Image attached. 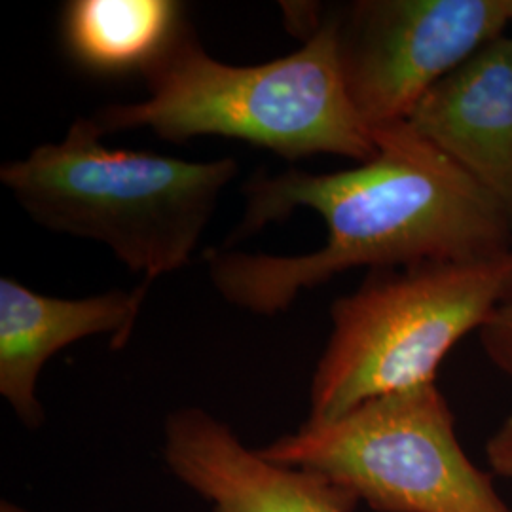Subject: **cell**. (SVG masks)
Masks as SVG:
<instances>
[{
    "mask_svg": "<svg viewBox=\"0 0 512 512\" xmlns=\"http://www.w3.org/2000/svg\"><path fill=\"white\" fill-rule=\"evenodd\" d=\"M378 150L363 164L332 173L287 169L256 173L245 186V213L230 243L251 238L296 209L327 226L323 247L306 255H249L211 249L207 272L217 293L241 310L275 315L304 291L355 268L476 260L512 251L503 207L406 122L374 128Z\"/></svg>",
    "mask_w": 512,
    "mask_h": 512,
    "instance_id": "obj_1",
    "label": "cell"
},
{
    "mask_svg": "<svg viewBox=\"0 0 512 512\" xmlns=\"http://www.w3.org/2000/svg\"><path fill=\"white\" fill-rule=\"evenodd\" d=\"M141 76L147 99L93 114L105 135L147 128L173 143L219 135L289 162L332 154L363 164L378 150L340 71L330 10L296 52L260 65L211 57L183 18Z\"/></svg>",
    "mask_w": 512,
    "mask_h": 512,
    "instance_id": "obj_2",
    "label": "cell"
},
{
    "mask_svg": "<svg viewBox=\"0 0 512 512\" xmlns=\"http://www.w3.org/2000/svg\"><path fill=\"white\" fill-rule=\"evenodd\" d=\"M103 137L92 116L76 118L61 141L2 165L0 183L37 224L103 243L145 281L181 270L238 177V160L120 150Z\"/></svg>",
    "mask_w": 512,
    "mask_h": 512,
    "instance_id": "obj_3",
    "label": "cell"
},
{
    "mask_svg": "<svg viewBox=\"0 0 512 512\" xmlns=\"http://www.w3.org/2000/svg\"><path fill=\"white\" fill-rule=\"evenodd\" d=\"M511 293L512 251L368 270L330 306L332 332L311 380L308 421L336 420L370 399L435 384L448 353Z\"/></svg>",
    "mask_w": 512,
    "mask_h": 512,
    "instance_id": "obj_4",
    "label": "cell"
},
{
    "mask_svg": "<svg viewBox=\"0 0 512 512\" xmlns=\"http://www.w3.org/2000/svg\"><path fill=\"white\" fill-rule=\"evenodd\" d=\"M256 452L325 476L376 512H512L494 475L459 444L437 384L370 399L336 420L306 421Z\"/></svg>",
    "mask_w": 512,
    "mask_h": 512,
    "instance_id": "obj_5",
    "label": "cell"
},
{
    "mask_svg": "<svg viewBox=\"0 0 512 512\" xmlns=\"http://www.w3.org/2000/svg\"><path fill=\"white\" fill-rule=\"evenodd\" d=\"M330 18L349 97L374 129L406 122L442 78L507 35L512 0H355Z\"/></svg>",
    "mask_w": 512,
    "mask_h": 512,
    "instance_id": "obj_6",
    "label": "cell"
},
{
    "mask_svg": "<svg viewBox=\"0 0 512 512\" xmlns=\"http://www.w3.org/2000/svg\"><path fill=\"white\" fill-rule=\"evenodd\" d=\"M165 461L211 512H353L359 501L325 476L274 465L202 408L165 421Z\"/></svg>",
    "mask_w": 512,
    "mask_h": 512,
    "instance_id": "obj_7",
    "label": "cell"
},
{
    "mask_svg": "<svg viewBox=\"0 0 512 512\" xmlns=\"http://www.w3.org/2000/svg\"><path fill=\"white\" fill-rule=\"evenodd\" d=\"M406 124L482 186L512 222L511 35L442 78Z\"/></svg>",
    "mask_w": 512,
    "mask_h": 512,
    "instance_id": "obj_8",
    "label": "cell"
},
{
    "mask_svg": "<svg viewBox=\"0 0 512 512\" xmlns=\"http://www.w3.org/2000/svg\"><path fill=\"white\" fill-rule=\"evenodd\" d=\"M150 281L84 298L35 293L14 277L0 279V395L27 427L44 421L37 385L57 351L95 334H110L112 348L128 344L147 300Z\"/></svg>",
    "mask_w": 512,
    "mask_h": 512,
    "instance_id": "obj_9",
    "label": "cell"
},
{
    "mask_svg": "<svg viewBox=\"0 0 512 512\" xmlns=\"http://www.w3.org/2000/svg\"><path fill=\"white\" fill-rule=\"evenodd\" d=\"M184 18L173 0H71L61 35L80 67L101 74L143 71Z\"/></svg>",
    "mask_w": 512,
    "mask_h": 512,
    "instance_id": "obj_10",
    "label": "cell"
},
{
    "mask_svg": "<svg viewBox=\"0 0 512 512\" xmlns=\"http://www.w3.org/2000/svg\"><path fill=\"white\" fill-rule=\"evenodd\" d=\"M476 334L488 361L512 380V293L492 311Z\"/></svg>",
    "mask_w": 512,
    "mask_h": 512,
    "instance_id": "obj_11",
    "label": "cell"
},
{
    "mask_svg": "<svg viewBox=\"0 0 512 512\" xmlns=\"http://www.w3.org/2000/svg\"><path fill=\"white\" fill-rule=\"evenodd\" d=\"M486 459L492 475L512 478V412L486 442Z\"/></svg>",
    "mask_w": 512,
    "mask_h": 512,
    "instance_id": "obj_12",
    "label": "cell"
}]
</instances>
